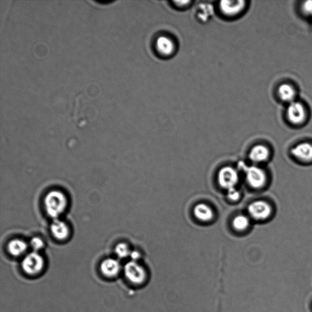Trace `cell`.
Masks as SVG:
<instances>
[{"label":"cell","mask_w":312,"mask_h":312,"mask_svg":"<svg viewBox=\"0 0 312 312\" xmlns=\"http://www.w3.org/2000/svg\"><path fill=\"white\" fill-rule=\"evenodd\" d=\"M51 231L52 235L59 241L67 239L70 234V230L66 223L58 219H54L52 223Z\"/></svg>","instance_id":"8fae6325"},{"label":"cell","mask_w":312,"mask_h":312,"mask_svg":"<svg viewBox=\"0 0 312 312\" xmlns=\"http://www.w3.org/2000/svg\"><path fill=\"white\" fill-rule=\"evenodd\" d=\"M31 248L35 251L40 250L44 246V243L39 237L32 238L30 242Z\"/></svg>","instance_id":"ffe728a7"},{"label":"cell","mask_w":312,"mask_h":312,"mask_svg":"<svg viewBox=\"0 0 312 312\" xmlns=\"http://www.w3.org/2000/svg\"><path fill=\"white\" fill-rule=\"evenodd\" d=\"M291 154L301 162H312V144L307 142L298 144L292 149Z\"/></svg>","instance_id":"9c48e42d"},{"label":"cell","mask_w":312,"mask_h":312,"mask_svg":"<svg viewBox=\"0 0 312 312\" xmlns=\"http://www.w3.org/2000/svg\"><path fill=\"white\" fill-rule=\"evenodd\" d=\"M131 258H132L133 261H135L140 258L139 252L137 251H133L130 254Z\"/></svg>","instance_id":"7402d4cb"},{"label":"cell","mask_w":312,"mask_h":312,"mask_svg":"<svg viewBox=\"0 0 312 312\" xmlns=\"http://www.w3.org/2000/svg\"><path fill=\"white\" fill-rule=\"evenodd\" d=\"M220 186L228 190L234 189L238 180V175L236 171L230 167H226L220 170L218 176Z\"/></svg>","instance_id":"277c9868"},{"label":"cell","mask_w":312,"mask_h":312,"mask_svg":"<svg viewBox=\"0 0 312 312\" xmlns=\"http://www.w3.org/2000/svg\"><path fill=\"white\" fill-rule=\"evenodd\" d=\"M245 7L244 1H222L219 3L221 12L228 17H234L241 14Z\"/></svg>","instance_id":"ba28073f"},{"label":"cell","mask_w":312,"mask_h":312,"mask_svg":"<svg viewBox=\"0 0 312 312\" xmlns=\"http://www.w3.org/2000/svg\"><path fill=\"white\" fill-rule=\"evenodd\" d=\"M270 150L267 147L262 144L256 145L252 148L250 153H249V159L252 162L255 163H261L265 162L269 159L270 157Z\"/></svg>","instance_id":"7c38bea8"},{"label":"cell","mask_w":312,"mask_h":312,"mask_svg":"<svg viewBox=\"0 0 312 312\" xmlns=\"http://www.w3.org/2000/svg\"><path fill=\"white\" fill-rule=\"evenodd\" d=\"M305 11L310 12L312 11V2H307L304 5Z\"/></svg>","instance_id":"603a6c76"},{"label":"cell","mask_w":312,"mask_h":312,"mask_svg":"<svg viewBox=\"0 0 312 312\" xmlns=\"http://www.w3.org/2000/svg\"><path fill=\"white\" fill-rule=\"evenodd\" d=\"M44 204L48 215L56 219L66 209L68 200L64 193L59 190H52L45 196Z\"/></svg>","instance_id":"6da1fadb"},{"label":"cell","mask_w":312,"mask_h":312,"mask_svg":"<svg viewBox=\"0 0 312 312\" xmlns=\"http://www.w3.org/2000/svg\"><path fill=\"white\" fill-rule=\"evenodd\" d=\"M233 226L237 231H244L249 225V219L244 215H238L233 220Z\"/></svg>","instance_id":"ac0fdd59"},{"label":"cell","mask_w":312,"mask_h":312,"mask_svg":"<svg viewBox=\"0 0 312 312\" xmlns=\"http://www.w3.org/2000/svg\"><path fill=\"white\" fill-rule=\"evenodd\" d=\"M116 254L118 257L120 258H125L128 255H130V251L127 245L124 243H121V244H118L116 246V249H115Z\"/></svg>","instance_id":"d6986e66"},{"label":"cell","mask_w":312,"mask_h":312,"mask_svg":"<svg viewBox=\"0 0 312 312\" xmlns=\"http://www.w3.org/2000/svg\"><path fill=\"white\" fill-rule=\"evenodd\" d=\"M295 91L291 85L284 84L279 88V95L281 99L286 102L293 101L295 97Z\"/></svg>","instance_id":"e0dca14e"},{"label":"cell","mask_w":312,"mask_h":312,"mask_svg":"<svg viewBox=\"0 0 312 312\" xmlns=\"http://www.w3.org/2000/svg\"><path fill=\"white\" fill-rule=\"evenodd\" d=\"M28 248L26 243L22 240L14 239L9 242L8 249L9 253L14 256H19L24 253Z\"/></svg>","instance_id":"2e32d148"},{"label":"cell","mask_w":312,"mask_h":312,"mask_svg":"<svg viewBox=\"0 0 312 312\" xmlns=\"http://www.w3.org/2000/svg\"><path fill=\"white\" fill-rule=\"evenodd\" d=\"M124 274L131 282L134 284H140L146 278L145 271L135 261H131L124 266Z\"/></svg>","instance_id":"8992f818"},{"label":"cell","mask_w":312,"mask_h":312,"mask_svg":"<svg viewBox=\"0 0 312 312\" xmlns=\"http://www.w3.org/2000/svg\"><path fill=\"white\" fill-rule=\"evenodd\" d=\"M156 49L160 54L164 57H170L175 51V43L167 36H160L157 39Z\"/></svg>","instance_id":"30bf717a"},{"label":"cell","mask_w":312,"mask_h":312,"mask_svg":"<svg viewBox=\"0 0 312 312\" xmlns=\"http://www.w3.org/2000/svg\"><path fill=\"white\" fill-rule=\"evenodd\" d=\"M196 217L203 222H209L213 217V212L211 208L205 204H199L194 209Z\"/></svg>","instance_id":"9a60e30c"},{"label":"cell","mask_w":312,"mask_h":312,"mask_svg":"<svg viewBox=\"0 0 312 312\" xmlns=\"http://www.w3.org/2000/svg\"><path fill=\"white\" fill-rule=\"evenodd\" d=\"M287 116L290 122L294 124L303 123L305 119L304 106L298 102H292L288 107Z\"/></svg>","instance_id":"52a82bcc"},{"label":"cell","mask_w":312,"mask_h":312,"mask_svg":"<svg viewBox=\"0 0 312 312\" xmlns=\"http://www.w3.org/2000/svg\"><path fill=\"white\" fill-rule=\"evenodd\" d=\"M120 269V263L114 259H107L101 265V270L104 275L113 277L118 274Z\"/></svg>","instance_id":"4fadbf2b"},{"label":"cell","mask_w":312,"mask_h":312,"mask_svg":"<svg viewBox=\"0 0 312 312\" xmlns=\"http://www.w3.org/2000/svg\"><path fill=\"white\" fill-rule=\"evenodd\" d=\"M228 198L232 201H236L240 198V193L235 188L228 190Z\"/></svg>","instance_id":"44dd1931"},{"label":"cell","mask_w":312,"mask_h":312,"mask_svg":"<svg viewBox=\"0 0 312 312\" xmlns=\"http://www.w3.org/2000/svg\"><path fill=\"white\" fill-rule=\"evenodd\" d=\"M240 167L245 171L246 179L252 188H262L267 182V175L264 170L257 167H247L244 163H239Z\"/></svg>","instance_id":"7a4b0ae2"},{"label":"cell","mask_w":312,"mask_h":312,"mask_svg":"<svg viewBox=\"0 0 312 312\" xmlns=\"http://www.w3.org/2000/svg\"><path fill=\"white\" fill-rule=\"evenodd\" d=\"M248 212L255 219L265 220L271 216L272 208L267 202L256 201L249 205Z\"/></svg>","instance_id":"5b68a950"},{"label":"cell","mask_w":312,"mask_h":312,"mask_svg":"<svg viewBox=\"0 0 312 312\" xmlns=\"http://www.w3.org/2000/svg\"><path fill=\"white\" fill-rule=\"evenodd\" d=\"M44 265V259L35 251L26 255L22 264L23 269L29 274L39 273L42 270Z\"/></svg>","instance_id":"3957f363"},{"label":"cell","mask_w":312,"mask_h":312,"mask_svg":"<svg viewBox=\"0 0 312 312\" xmlns=\"http://www.w3.org/2000/svg\"><path fill=\"white\" fill-rule=\"evenodd\" d=\"M197 17L202 23H208L213 15V9L209 3H201L197 9Z\"/></svg>","instance_id":"5bb4252c"}]
</instances>
